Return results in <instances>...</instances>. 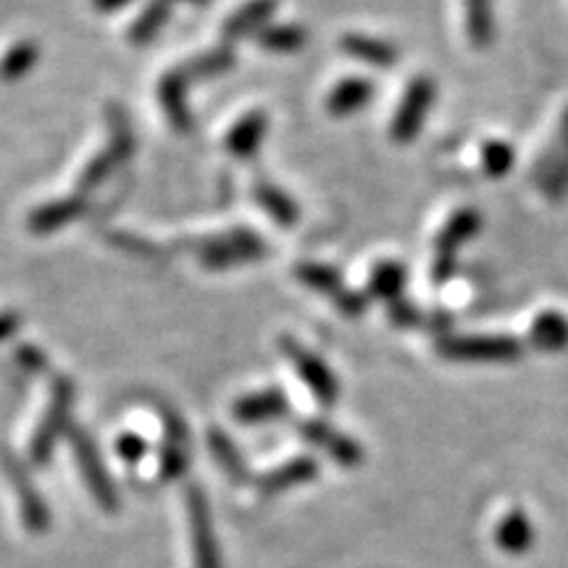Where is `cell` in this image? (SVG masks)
I'll list each match as a JSON object with an SVG mask.
<instances>
[{"instance_id":"8d00e7d4","label":"cell","mask_w":568,"mask_h":568,"mask_svg":"<svg viewBox=\"0 0 568 568\" xmlns=\"http://www.w3.org/2000/svg\"><path fill=\"white\" fill-rule=\"evenodd\" d=\"M21 316L13 308H0V343L11 339L19 332Z\"/></svg>"},{"instance_id":"d4e9b609","label":"cell","mask_w":568,"mask_h":568,"mask_svg":"<svg viewBox=\"0 0 568 568\" xmlns=\"http://www.w3.org/2000/svg\"><path fill=\"white\" fill-rule=\"evenodd\" d=\"M40 45L30 38L13 40L3 53H0V82H19L38 67Z\"/></svg>"},{"instance_id":"ffe728a7","label":"cell","mask_w":568,"mask_h":568,"mask_svg":"<svg viewBox=\"0 0 568 568\" xmlns=\"http://www.w3.org/2000/svg\"><path fill=\"white\" fill-rule=\"evenodd\" d=\"M276 0H247L224 21V40H240L258 34L274 17Z\"/></svg>"},{"instance_id":"e0dca14e","label":"cell","mask_w":568,"mask_h":568,"mask_svg":"<svg viewBox=\"0 0 568 568\" xmlns=\"http://www.w3.org/2000/svg\"><path fill=\"white\" fill-rule=\"evenodd\" d=\"M316 474H318V464L314 458L297 456V458L284 460L282 466L268 468L264 477H258V481H255V487L261 489V495H280L297 485H303V481H311Z\"/></svg>"},{"instance_id":"5b68a950","label":"cell","mask_w":568,"mask_h":568,"mask_svg":"<svg viewBox=\"0 0 568 568\" xmlns=\"http://www.w3.org/2000/svg\"><path fill=\"white\" fill-rule=\"evenodd\" d=\"M266 240L261 234L245 230V226L216 234V237H205L197 243V261H201V266L211 268V272L253 264V261L266 258Z\"/></svg>"},{"instance_id":"3957f363","label":"cell","mask_w":568,"mask_h":568,"mask_svg":"<svg viewBox=\"0 0 568 568\" xmlns=\"http://www.w3.org/2000/svg\"><path fill=\"white\" fill-rule=\"evenodd\" d=\"M182 514L184 535H187L190 568H222V552H219V539L216 531H213L209 500H205L203 489L197 485L184 487Z\"/></svg>"},{"instance_id":"30bf717a","label":"cell","mask_w":568,"mask_h":568,"mask_svg":"<svg viewBox=\"0 0 568 568\" xmlns=\"http://www.w3.org/2000/svg\"><path fill=\"white\" fill-rule=\"evenodd\" d=\"M295 276L308 290L329 297V301L335 303L345 316L358 318L361 314H366V308H368L366 293H355V290L347 287L343 274H339L337 268L316 264V261H305V264L295 268Z\"/></svg>"},{"instance_id":"52a82bcc","label":"cell","mask_w":568,"mask_h":568,"mask_svg":"<svg viewBox=\"0 0 568 568\" xmlns=\"http://www.w3.org/2000/svg\"><path fill=\"white\" fill-rule=\"evenodd\" d=\"M481 216L477 209H458L447 219L435 240V255H432V282L445 284L456 272L458 251L477 237Z\"/></svg>"},{"instance_id":"6da1fadb","label":"cell","mask_w":568,"mask_h":568,"mask_svg":"<svg viewBox=\"0 0 568 568\" xmlns=\"http://www.w3.org/2000/svg\"><path fill=\"white\" fill-rule=\"evenodd\" d=\"M71 403H74V387H71L69 376H53L45 389V406L30 429V437H27V460L30 464H48L59 437L69 432Z\"/></svg>"},{"instance_id":"ac0fdd59","label":"cell","mask_w":568,"mask_h":568,"mask_svg":"<svg viewBox=\"0 0 568 568\" xmlns=\"http://www.w3.org/2000/svg\"><path fill=\"white\" fill-rule=\"evenodd\" d=\"M374 98V82L366 80V77H345L339 80L335 88L326 95V111L332 116L343 119L353 116V113L364 111Z\"/></svg>"},{"instance_id":"cb8c5ba5","label":"cell","mask_w":568,"mask_h":568,"mask_svg":"<svg viewBox=\"0 0 568 568\" xmlns=\"http://www.w3.org/2000/svg\"><path fill=\"white\" fill-rule=\"evenodd\" d=\"M119 163H122V159H119V155L113 153L109 145H103L101 151L92 153L90 159L84 161L80 169H77L74 180H71L74 195H82L84 197L88 193H92V190H95V187H101V184L113 174V169H116Z\"/></svg>"},{"instance_id":"d6986e66","label":"cell","mask_w":568,"mask_h":568,"mask_svg":"<svg viewBox=\"0 0 568 568\" xmlns=\"http://www.w3.org/2000/svg\"><path fill=\"white\" fill-rule=\"evenodd\" d=\"M339 45H343V51L351 55V59L364 61L374 69H385L387 71L397 63V48L393 45V42L372 38V34L351 32V34H345Z\"/></svg>"},{"instance_id":"2e32d148","label":"cell","mask_w":568,"mask_h":568,"mask_svg":"<svg viewBox=\"0 0 568 568\" xmlns=\"http://www.w3.org/2000/svg\"><path fill=\"white\" fill-rule=\"evenodd\" d=\"M268 132V116L264 111H247L224 134V151L234 159L245 161L258 153L261 142Z\"/></svg>"},{"instance_id":"d6a6232c","label":"cell","mask_w":568,"mask_h":568,"mask_svg":"<svg viewBox=\"0 0 568 568\" xmlns=\"http://www.w3.org/2000/svg\"><path fill=\"white\" fill-rule=\"evenodd\" d=\"M113 450H116V456L122 458L124 464L138 466L148 456V443L145 437L138 435V432H122V435L116 437V443H113Z\"/></svg>"},{"instance_id":"1f68e13d","label":"cell","mask_w":568,"mask_h":568,"mask_svg":"<svg viewBox=\"0 0 568 568\" xmlns=\"http://www.w3.org/2000/svg\"><path fill=\"white\" fill-rule=\"evenodd\" d=\"M479 159L481 172H485L489 180H500V176H508L510 169H514L516 151L506 140H487L485 145H481Z\"/></svg>"},{"instance_id":"83f0119b","label":"cell","mask_w":568,"mask_h":568,"mask_svg":"<svg viewBox=\"0 0 568 568\" xmlns=\"http://www.w3.org/2000/svg\"><path fill=\"white\" fill-rule=\"evenodd\" d=\"M232 67H234V53L230 48H213V51L197 53L195 59L184 61L180 71L184 80L193 84V82L211 80V77L224 74V71H230Z\"/></svg>"},{"instance_id":"484cf974","label":"cell","mask_w":568,"mask_h":568,"mask_svg":"<svg viewBox=\"0 0 568 568\" xmlns=\"http://www.w3.org/2000/svg\"><path fill=\"white\" fill-rule=\"evenodd\" d=\"M531 539H535V529H531L529 516L524 510H508L497 521L495 542L500 545V550L518 556V552H527L531 548Z\"/></svg>"},{"instance_id":"d590c367","label":"cell","mask_w":568,"mask_h":568,"mask_svg":"<svg viewBox=\"0 0 568 568\" xmlns=\"http://www.w3.org/2000/svg\"><path fill=\"white\" fill-rule=\"evenodd\" d=\"M113 245L124 247L126 253H138V255H153V245L145 243V240L134 237V234H126V232H119L113 234Z\"/></svg>"},{"instance_id":"8992f818","label":"cell","mask_w":568,"mask_h":568,"mask_svg":"<svg viewBox=\"0 0 568 568\" xmlns=\"http://www.w3.org/2000/svg\"><path fill=\"white\" fill-rule=\"evenodd\" d=\"M69 447L74 458L77 474H80L82 487L88 489L90 500L95 503L103 514H116L119 510V489L113 485L111 474L105 471L101 456H98L92 439L80 429H69Z\"/></svg>"},{"instance_id":"e575fe53","label":"cell","mask_w":568,"mask_h":568,"mask_svg":"<svg viewBox=\"0 0 568 568\" xmlns=\"http://www.w3.org/2000/svg\"><path fill=\"white\" fill-rule=\"evenodd\" d=\"M13 355H17V361L27 368V372H45V353L38 351L34 345H21Z\"/></svg>"},{"instance_id":"f546056e","label":"cell","mask_w":568,"mask_h":568,"mask_svg":"<svg viewBox=\"0 0 568 568\" xmlns=\"http://www.w3.org/2000/svg\"><path fill=\"white\" fill-rule=\"evenodd\" d=\"M466 3V32L474 48H487L495 38L493 0H464Z\"/></svg>"},{"instance_id":"4316f807","label":"cell","mask_w":568,"mask_h":568,"mask_svg":"<svg viewBox=\"0 0 568 568\" xmlns=\"http://www.w3.org/2000/svg\"><path fill=\"white\" fill-rule=\"evenodd\" d=\"M205 445H209V453L216 458L219 468H222L226 477L234 481L247 479V464H245L243 453L237 450V445H234L222 429L205 432Z\"/></svg>"},{"instance_id":"7402d4cb","label":"cell","mask_w":568,"mask_h":568,"mask_svg":"<svg viewBox=\"0 0 568 568\" xmlns=\"http://www.w3.org/2000/svg\"><path fill=\"white\" fill-rule=\"evenodd\" d=\"M406 284H408L406 266L397 264V261H379V264L372 268V274H368L366 297L395 303L400 301L403 293H406Z\"/></svg>"},{"instance_id":"8fae6325","label":"cell","mask_w":568,"mask_h":568,"mask_svg":"<svg viewBox=\"0 0 568 568\" xmlns=\"http://www.w3.org/2000/svg\"><path fill=\"white\" fill-rule=\"evenodd\" d=\"M535 180L542 195L550 201H560L568 195V109L560 116L550 148L535 163Z\"/></svg>"},{"instance_id":"277c9868","label":"cell","mask_w":568,"mask_h":568,"mask_svg":"<svg viewBox=\"0 0 568 568\" xmlns=\"http://www.w3.org/2000/svg\"><path fill=\"white\" fill-rule=\"evenodd\" d=\"M437 353L453 364H516L524 345L510 335H443Z\"/></svg>"},{"instance_id":"7c38bea8","label":"cell","mask_w":568,"mask_h":568,"mask_svg":"<svg viewBox=\"0 0 568 568\" xmlns=\"http://www.w3.org/2000/svg\"><path fill=\"white\" fill-rule=\"evenodd\" d=\"M301 437L308 445L324 450L326 456L337 460V464L345 468L361 466V460H364V450H361V445L355 443L353 437H347L345 432H339L332 424H326L324 418H303Z\"/></svg>"},{"instance_id":"ba28073f","label":"cell","mask_w":568,"mask_h":568,"mask_svg":"<svg viewBox=\"0 0 568 568\" xmlns=\"http://www.w3.org/2000/svg\"><path fill=\"white\" fill-rule=\"evenodd\" d=\"M280 351L284 358H287V364L295 368L297 376H301L303 385L308 387V393L314 395L322 406H335L339 400V382L337 376L332 374V368L326 366L316 353H311L308 347L297 343L295 337H282Z\"/></svg>"},{"instance_id":"74e56055","label":"cell","mask_w":568,"mask_h":568,"mask_svg":"<svg viewBox=\"0 0 568 568\" xmlns=\"http://www.w3.org/2000/svg\"><path fill=\"white\" fill-rule=\"evenodd\" d=\"M132 0H92V9L101 11V13H113L119 9H124V6H130Z\"/></svg>"},{"instance_id":"f1b7e54d","label":"cell","mask_w":568,"mask_h":568,"mask_svg":"<svg viewBox=\"0 0 568 568\" xmlns=\"http://www.w3.org/2000/svg\"><path fill=\"white\" fill-rule=\"evenodd\" d=\"M264 51L272 53H297L308 40L301 24H266L258 34H253Z\"/></svg>"},{"instance_id":"836d02e7","label":"cell","mask_w":568,"mask_h":568,"mask_svg":"<svg viewBox=\"0 0 568 568\" xmlns=\"http://www.w3.org/2000/svg\"><path fill=\"white\" fill-rule=\"evenodd\" d=\"M387 314H389V322H393L395 326H426V318H429L426 311L416 308V305L406 301V297L389 303Z\"/></svg>"},{"instance_id":"4fadbf2b","label":"cell","mask_w":568,"mask_h":568,"mask_svg":"<svg viewBox=\"0 0 568 568\" xmlns=\"http://www.w3.org/2000/svg\"><path fill=\"white\" fill-rule=\"evenodd\" d=\"M287 410L290 400L280 387H266L258 389V393H247L232 403V416L245 426L276 422V418L287 416Z\"/></svg>"},{"instance_id":"9c48e42d","label":"cell","mask_w":568,"mask_h":568,"mask_svg":"<svg viewBox=\"0 0 568 568\" xmlns=\"http://www.w3.org/2000/svg\"><path fill=\"white\" fill-rule=\"evenodd\" d=\"M437 84L432 77H414L403 92L400 105L395 109L393 124H389V138L395 142H410L418 132L424 130L426 116H429L432 105H435Z\"/></svg>"},{"instance_id":"603a6c76","label":"cell","mask_w":568,"mask_h":568,"mask_svg":"<svg viewBox=\"0 0 568 568\" xmlns=\"http://www.w3.org/2000/svg\"><path fill=\"white\" fill-rule=\"evenodd\" d=\"M253 197L255 203L264 209V213L272 222H276L280 226H295L301 222V209H297V203L284 193L282 187H276L274 182H255L253 184Z\"/></svg>"},{"instance_id":"9a60e30c","label":"cell","mask_w":568,"mask_h":568,"mask_svg":"<svg viewBox=\"0 0 568 568\" xmlns=\"http://www.w3.org/2000/svg\"><path fill=\"white\" fill-rule=\"evenodd\" d=\"M187 88L190 82L184 80L180 69L166 71L159 82V103L166 122L172 124L174 132H190L193 130V113H190L187 105Z\"/></svg>"},{"instance_id":"7a4b0ae2","label":"cell","mask_w":568,"mask_h":568,"mask_svg":"<svg viewBox=\"0 0 568 568\" xmlns=\"http://www.w3.org/2000/svg\"><path fill=\"white\" fill-rule=\"evenodd\" d=\"M0 471H3V479L9 481V493L21 531L30 537L48 535L51 531V510H48L45 497L34 487L30 471H27V464H21L13 453L3 450L0 453Z\"/></svg>"},{"instance_id":"5bb4252c","label":"cell","mask_w":568,"mask_h":568,"mask_svg":"<svg viewBox=\"0 0 568 568\" xmlns=\"http://www.w3.org/2000/svg\"><path fill=\"white\" fill-rule=\"evenodd\" d=\"M88 211L82 195H67V197H53V201L38 205L27 216V230L38 237H48V234L63 230V226L74 224L82 213Z\"/></svg>"},{"instance_id":"44dd1931","label":"cell","mask_w":568,"mask_h":568,"mask_svg":"<svg viewBox=\"0 0 568 568\" xmlns=\"http://www.w3.org/2000/svg\"><path fill=\"white\" fill-rule=\"evenodd\" d=\"M529 345L542 353H558L568 347V318L560 311H539L529 326Z\"/></svg>"},{"instance_id":"4dcf8cb0","label":"cell","mask_w":568,"mask_h":568,"mask_svg":"<svg viewBox=\"0 0 568 568\" xmlns=\"http://www.w3.org/2000/svg\"><path fill=\"white\" fill-rule=\"evenodd\" d=\"M172 3H174V0H151V3H148L145 9L138 13V19L132 21V27H130V32H126V38H130L132 42L151 40L153 34L163 27V21L169 19Z\"/></svg>"}]
</instances>
